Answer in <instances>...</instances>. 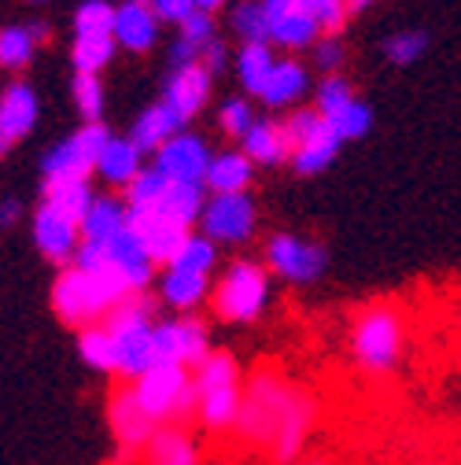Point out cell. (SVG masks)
Here are the masks:
<instances>
[{
	"label": "cell",
	"mask_w": 461,
	"mask_h": 465,
	"mask_svg": "<svg viewBox=\"0 0 461 465\" xmlns=\"http://www.w3.org/2000/svg\"><path fill=\"white\" fill-rule=\"evenodd\" d=\"M166 189H170V178L152 163V166L141 170V178H137L123 196H126L130 207H152V203H159V196H162Z\"/></svg>",
	"instance_id": "ab89813d"
},
{
	"label": "cell",
	"mask_w": 461,
	"mask_h": 465,
	"mask_svg": "<svg viewBox=\"0 0 461 465\" xmlns=\"http://www.w3.org/2000/svg\"><path fill=\"white\" fill-rule=\"evenodd\" d=\"M318 34H321L318 19L307 15L299 5H292L277 19H270V41H277L280 48H307V45L318 41Z\"/></svg>",
	"instance_id": "f546056e"
},
{
	"label": "cell",
	"mask_w": 461,
	"mask_h": 465,
	"mask_svg": "<svg viewBox=\"0 0 461 465\" xmlns=\"http://www.w3.org/2000/svg\"><path fill=\"white\" fill-rule=\"evenodd\" d=\"M321 418V399L277 370H255L244 381V406L237 418V443L266 450L273 465H292Z\"/></svg>",
	"instance_id": "6da1fadb"
},
{
	"label": "cell",
	"mask_w": 461,
	"mask_h": 465,
	"mask_svg": "<svg viewBox=\"0 0 461 465\" xmlns=\"http://www.w3.org/2000/svg\"><path fill=\"white\" fill-rule=\"evenodd\" d=\"M74 262L85 266V270H107V273H114V277H119L130 288V292H148L152 281H155V270H159V262L152 259L144 237H141L133 225L123 229L119 237H111L107 244L82 241V252H78Z\"/></svg>",
	"instance_id": "52a82bcc"
},
{
	"label": "cell",
	"mask_w": 461,
	"mask_h": 465,
	"mask_svg": "<svg viewBox=\"0 0 461 465\" xmlns=\"http://www.w3.org/2000/svg\"><path fill=\"white\" fill-rule=\"evenodd\" d=\"M273 67H277V60H273V52H270V41L266 45H244L240 60H237V74H240V82H244V89L251 96L262 93V85L270 82Z\"/></svg>",
	"instance_id": "4dcf8cb0"
},
{
	"label": "cell",
	"mask_w": 461,
	"mask_h": 465,
	"mask_svg": "<svg viewBox=\"0 0 461 465\" xmlns=\"http://www.w3.org/2000/svg\"><path fill=\"white\" fill-rule=\"evenodd\" d=\"M255 182V159L240 152H218L207 170V189L211 193H248Z\"/></svg>",
	"instance_id": "484cf974"
},
{
	"label": "cell",
	"mask_w": 461,
	"mask_h": 465,
	"mask_svg": "<svg viewBox=\"0 0 461 465\" xmlns=\"http://www.w3.org/2000/svg\"><path fill=\"white\" fill-rule=\"evenodd\" d=\"M211 292H214L211 273H196L185 266H162L159 273V300L178 314H192L200 303H211Z\"/></svg>",
	"instance_id": "ac0fdd59"
},
{
	"label": "cell",
	"mask_w": 461,
	"mask_h": 465,
	"mask_svg": "<svg viewBox=\"0 0 461 465\" xmlns=\"http://www.w3.org/2000/svg\"><path fill=\"white\" fill-rule=\"evenodd\" d=\"M303 465H332V461H325V458H310V461H303Z\"/></svg>",
	"instance_id": "f5cc1de1"
},
{
	"label": "cell",
	"mask_w": 461,
	"mask_h": 465,
	"mask_svg": "<svg viewBox=\"0 0 461 465\" xmlns=\"http://www.w3.org/2000/svg\"><path fill=\"white\" fill-rule=\"evenodd\" d=\"M203 67H207L211 74H218V71L225 67V45H221V41H211V45L203 48Z\"/></svg>",
	"instance_id": "c3c4849f"
},
{
	"label": "cell",
	"mask_w": 461,
	"mask_h": 465,
	"mask_svg": "<svg viewBox=\"0 0 461 465\" xmlns=\"http://www.w3.org/2000/svg\"><path fill=\"white\" fill-rule=\"evenodd\" d=\"M74 340H78V359L89 366V370H96V373H103V377H119V355H114V336H111V329L100 322V325H89V329H82V332H74Z\"/></svg>",
	"instance_id": "83f0119b"
},
{
	"label": "cell",
	"mask_w": 461,
	"mask_h": 465,
	"mask_svg": "<svg viewBox=\"0 0 461 465\" xmlns=\"http://www.w3.org/2000/svg\"><path fill=\"white\" fill-rule=\"evenodd\" d=\"M211 159H214V152L196 134H178L174 141H166L155 152V166L166 173L170 182H200V185H207Z\"/></svg>",
	"instance_id": "9a60e30c"
},
{
	"label": "cell",
	"mask_w": 461,
	"mask_h": 465,
	"mask_svg": "<svg viewBox=\"0 0 461 465\" xmlns=\"http://www.w3.org/2000/svg\"><path fill=\"white\" fill-rule=\"evenodd\" d=\"M273 300V273L259 259H237L214 277L211 314L225 325H251L270 311Z\"/></svg>",
	"instance_id": "277c9868"
},
{
	"label": "cell",
	"mask_w": 461,
	"mask_h": 465,
	"mask_svg": "<svg viewBox=\"0 0 461 465\" xmlns=\"http://www.w3.org/2000/svg\"><path fill=\"white\" fill-rule=\"evenodd\" d=\"M221 130L229 134V137H237V141H244L248 137V130L259 123V114L251 111V104L248 100H225L221 104Z\"/></svg>",
	"instance_id": "ee69618b"
},
{
	"label": "cell",
	"mask_w": 461,
	"mask_h": 465,
	"mask_svg": "<svg viewBox=\"0 0 461 465\" xmlns=\"http://www.w3.org/2000/svg\"><path fill=\"white\" fill-rule=\"evenodd\" d=\"M178 134H185V119L181 114L170 107V104H152L148 111H141V119L133 123V130H130V137L141 144V152H159L166 141H174Z\"/></svg>",
	"instance_id": "cb8c5ba5"
},
{
	"label": "cell",
	"mask_w": 461,
	"mask_h": 465,
	"mask_svg": "<svg viewBox=\"0 0 461 465\" xmlns=\"http://www.w3.org/2000/svg\"><path fill=\"white\" fill-rule=\"evenodd\" d=\"M123 229H130V203L126 196H96L85 222H82V237L89 244H107L111 237H119Z\"/></svg>",
	"instance_id": "d4e9b609"
},
{
	"label": "cell",
	"mask_w": 461,
	"mask_h": 465,
	"mask_svg": "<svg viewBox=\"0 0 461 465\" xmlns=\"http://www.w3.org/2000/svg\"><path fill=\"white\" fill-rule=\"evenodd\" d=\"M114 15L119 8H111L107 0H85L74 12V37H114Z\"/></svg>",
	"instance_id": "d6a6232c"
},
{
	"label": "cell",
	"mask_w": 461,
	"mask_h": 465,
	"mask_svg": "<svg viewBox=\"0 0 461 465\" xmlns=\"http://www.w3.org/2000/svg\"><path fill=\"white\" fill-rule=\"evenodd\" d=\"M211 78L214 74L203 67V60L189 64V67H174L166 78V89H162V104L174 107L185 123L196 119V114L203 111V104H207V96H211Z\"/></svg>",
	"instance_id": "d6986e66"
},
{
	"label": "cell",
	"mask_w": 461,
	"mask_h": 465,
	"mask_svg": "<svg viewBox=\"0 0 461 465\" xmlns=\"http://www.w3.org/2000/svg\"><path fill=\"white\" fill-rule=\"evenodd\" d=\"M111 137L114 134L103 123H82V130H74L67 141H60L41 159V189L71 185V182H93L100 152L107 148Z\"/></svg>",
	"instance_id": "9c48e42d"
},
{
	"label": "cell",
	"mask_w": 461,
	"mask_h": 465,
	"mask_svg": "<svg viewBox=\"0 0 461 465\" xmlns=\"http://www.w3.org/2000/svg\"><path fill=\"white\" fill-rule=\"evenodd\" d=\"M296 5L307 15H314L318 26H321V34H329V37H336L343 30V23H348V12H351L348 0H296Z\"/></svg>",
	"instance_id": "b9f144b4"
},
{
	"label": "cell",
	"mask_w": 461,
	"mask_h": 465,
	"mask_svg": "<svg viewBox=\"0 0 461 465\" xmlns=\"http://www.w3.org/2000/svg\"><path fill=\"white\" fill-rule=\"evenodd\" d=\"M221 5H225V0H196L200 12H214V8H221Z\"/></svg>",
	"instance_id": "f907efd6"
},
{
	"label": "cell",
	"mask_w": 461,
	"mask_h": 465,
	"mask_svg": "<svg viewBox=\"0 0 461 465\" xmlns=\"http://www.w3.org/2000/svg\"><path fill=\"white\" fill-rule=\"evenodd\" d=\"M192 381H196V395H200L196 421L207 432H233L240 406H244V381H248L240 362L229 351H211L192 370Z\"/></svg>",
	"instance_id": "5b68a950"
},
{
	"label": "cell",
	"mask_w": 461,
	"mask_h": 465,
	"mask_svg": "<svg viewBox=\"0 0 461 465\" xmlns=\"http://www.w3.org/2000/svg\"><path fill=\"white\" fill-rule=\"evenodd\" d=\"M240 148L255 159V166H280V163H292V137H288L284 123L277 119H259L248 137L240 141Z\"/></svg>",
	"instance_id": "603a6c76"
},
{
	"label": "cell",
	"mask_w": 461,
	"mask_h": 465,
	"mask_svg": "<svg viewBox=\"0 0 461 465\" xmlns=\"http://www.w3.org/2000/svg\"><path fill=\"white\" fill-rule=\"evenodd\" d=\"M144 170V152L133 137H111L107 148L100 152V163H96V178L107 182L111 189H130Z\"/></svg>",
	"instance_id": "44dd1931"
},
{
	"label": "cell",
	"mask_w": 461,
	"mask_h": 465,
	"mask_svg": "<svg viewBox=\"0 0 461 465\" xmlns=\"http://www.w3.org/2000/svg\"><path fill=\"white\" fill-rule=\"evenodd\" d=\"M329 123H332L339 141H358V137H366L373 130V111H369V104L355 100L348 111H339L336 119H329Z\"/></svg>",
	"instance_id": "7bdbcfd3"
},
{
	"label": "cell",
	"mask_w": 461,
	"mask_h": 465,
	"mask_svg": "<svg viewBox=\"0 0 461 465\" xmlns=\"http://www.w3.org/2000/svg\"><path fill=\"white\" fill-rule=\"evenodd\" d=\"M159 23L162 19L155 15L152 0H126L114 15V41L126 52H148L159 41Z\"/></svg>",
	"instance_id": "7402d4cb"
},
{
	"label": "cell",
	"mask_w": 461,
	"mask_h": 465,
	"mask_svg": "<svg viewBox=\"0 0 461 465\" xmlns=\"http://www.w3.org/2000/svg\"><path fill=\"white\" fill-rule=\"evenodd\" d=\"M37 114H41L37 93L26 82H12L5 96H0V148L12 152L37 126Z\"/></svg>",
	"instance_id": "e0dca14e"
},
{
	"label": "cell",
	"mask_w": 461,
	"mask_h": 465,
	"mask_svg": "<svg viewBox=\"0 0 461 465\" xmlns=\"http://www.w3.org/2000/svg\"><path fill=\"white\" fill-rule=\"evenodd\" d=\"M181 41L196 45L200 52H203L211 41H218V37H214V19H211V12H192V15L181 23Z\"/></svg>",
	"instance_id": "f6af8a7d"
},
{
	"label": "cell",
	"mask_w": 461,
	"mask_h": 465,
	"mask_svg": "<svg viewBox=\"0 0 461 465\" xmlns=\"http://www.w3.org/2000/svg\"><path fill=\"white\" fill-rule=\"evenodd\" d=\"M152 8H155V15L162 19V23H185L192 12H200L196 8V0H152Z\"/></svg>",
	"instance_id": "bcb514c9"
},
{
	"label": "cell",
	"mask_w": 461,
	"mask_h": 465,
	"mask_svg": "<svg viewBox=\"0 0 461 465\" xmlns=\"http://www.w3.org/2000/svg\"><path fill=\"white\" fill-rule=\"evenodd\" d=\"M355 89L348 78H339V74H325V82L318 85V111L325 114V119H336L339 111H348L355 104Z\"/></svg>",
	"instance_id": "f35d334b"
},
{
	"label": "cell",
	"mask_w": 461,
	"mask_h": 465,
	"mask_svg": "<svg viewBox=\"0 0 461 465\" xmlns=\"http://www.w3.org/2000/svg\"><path fill=\"white\" fill-rule=\"evenodd\" d=\"M130 225L144 237V244H148L152 259L159 262V270L174 262V259L185 252V244L192 241V232H196V229H189V225H178V222H170V218H159L155 211H130Z\"/></svg>",
	"instance_id": "2e32d148"
},
{
	"label": "cell",
	"mask_w": 461,
	"mask_h": 465,
	"mask_svg": "<svg viewBox=\"0 0 461 465\" xmlns=\"http://www.w3.org/2000/svg\"><path fill=\"white\" fill-rule=\"evenodd\" d=\"M211 347V332L200 318L178 314V318H159L155 322V366H185L196 370Z\"/></svg>",
	"instance_id": "4fadbf2b"
},
{
	"label": "cell",
	"mask_w": 461,
	"mask_h": 465,
	"mask_svg": "<svg viewBox=\"0 0 461 465\" xmlns=\"http://www.w3.org/2000/svg\"><path fill=\"white\" fill-rule=\"evenodd\" d=\"M318 67L325 71V74H336V67L343 64V48H339V41L336 37H325V41H318Z\"/></svg>",
	"instance_id": "7dc6e473"
},
{
	"label": "cell",
	"mask_w": 461,
	"mask_h": 465,
	"mask_svg": "<svg viewBox=\"0 0 461 465\" xmlns=\"http://www.w3.org/2000/svg\"><path fill=\"white\" fill-rule=\"evenodd\" d=\"M233 30L244 37V45H266L270 41V15L262 0H244L233 12Z\"/></svg>",
	"instance_id": "8d00e7d4"
},
{
	"label": "cell",
	"mask_w": 461,
	"mask_h": 465,
	"mask_svg": "<svg viewBox=\"0 0 461 465\" xmlns=\"http://www.w3.org/2000/svg\"><path fill=\"white\" fill-rule=\"evenodd\" d=\"M307 89H310V71L299 60H277V67H273L270 82L262 85L259 100L266 107H292Z\"/></svg>",
	"instance_id": "4316f807"
},
{
	"label": "cell",
	"mask_w": 461,
	"mask_h": 465,
	"mask_svg": "<svg viewBox=\"0 0 461 465\" xmlns=\"http://www.w3.org/2000/svg\"><path fill=\"white\" fill-rule=\"evenodd\" d=\"M30 5H44V0H30Z\"/></svg>",
	"instance_id": "db71d44e"
},
{
	"label": "cell",
	"mask_w": 461,
	"mask_h": 465,
	"mask_svg": "<svg viewBox=\"0 0 461 465\" xmlns=\"http://www.w3.org/2000/svg\"><path fill=\"white\" fill-rule=\"evenodd\" d=\"M170 266H185V270H196V273H211L218 270V244L203 232H192V241L185 244V252L170 262Z\"/></svg>",
	"instance_id": "60d3db41"
},
{
	"label": "cell",
	"mask_w": 461,
	"mask_h": 465,
	"mask_svg": "<svg viewBox=\"0 0 461 465\" xmlns=\"http://www.w3.org/2000/svg\"><path fill=\"white\" fill-rule=\"evenodd\" d=\"M103 104L107 96L100 74H74V107L82 111V123H100Z\"/></svg>",
	"instance_id": "74e56055"
},
{
	"label": "cell",
	"mask_w": 461,
	"mask_h": 465,
	"mask_svg": "<svg viewBox=\"0 0 461 465\" xmlns=\"http://www.w3.org/2000/svg\"><path fill=\"white\" fill-rule=\"evenodd\" d=\"M30 232H34V248L41 252V259H48L52 266H71L82 252V222L71 218L67 211H60L55 203L41 200L34 218H30Z\"/></svg>",
	"instance_id": "5bb4252c"
},
{
	"label": "cell",
	"mask_w": 461,
	"mask_h": 465,
	"mask_svg": "<svg viewBox=\"0 0 461 465\" xmlns=\"http://www.w3.org/2000/svg\"><path fill=\"white\" fill-rule=\"evenodd\" d=\"M126 296H133V292L114 273L85 270V266L71 262V266H64L60 273H55L48 303H52V314L60 318L67 329L82 332L89 325L107 322V314L119 307Z\"/></svg>",
	"instance_id": "7a4b0ae2"
},
{
	"label": "cell",
	"mask_w": 461,
	"mask_h": 465,
	"mask_svg": "<svg viewBox=\"0 0 461 465\" xmlns=\"http://www.w3.org/2000/svg\"><path fill=\"white\" fill-rule=\"evenodd\" d=\"M339 144H343V141L336 137L332 123H325V130H318L310 141H303V144L296 148V155H292V170L303 173V178H314V173H321V170L332 166V159L339 155Z\"/></svg>",
	"instance_id": "f1b7e54d"
},
{
	"label": "cell",
	"mask_w": 461,
	"mask_h": 465,
	"mask_svg": "<svg viewBox=\"0 0 461 465\" xmlns=\"http://www.w3.org/2000/svg\"><path fill=\"white\" fill-rule=\"evenodd\" d=\"M41 200L55 203V207L67 211V214H71V218H78V222H85V214H89V207H93L96 193H93V182H71V185L41 189Z\"/></svg>",
	"instance_id": "e575fe53"
},
{
	"label": "cell",
	"mask_w": 461,
	"mask_h": 465,
	"mask_svg": "<svg viewBox=\"0 0 461 465\" xmlns=\"http://www.w3.org/2000/svg\"><path fill=\"white\" fill-rule=\"evenodd\" d=\"M203 450L189 425H159L148 447L141 450V465H200Z\"/></svg>",
	"instance_id": "ffe728a7"
},
{
	"label": "cell",
	"mask_w": 461,
	"mask_h": 465,
	"mask_svg": "<svg viewBox=\"0 0 461 465\" xmlns=\"http://www.w3.org/2000/svg\"><path fill=\"white\" fill-rule=\"evenodd\" d=\"M425 52H428V34L425 30H398L384 41V55L395 67H414Z\"/></svg>",
	"instance_id": "d590c367"
},
{
	"label": "cell",
	"mask_w": 461,
	"mask_h": 465,
	"mask_svg": "<svg viewBox=\"0 0 461 465\" xmlns=\"http://www.w3.org/2000/svg\"><path fill=\"white\" fill-rule=\"evenodd\" d=\"M262 262L270 266V273H273L277 281L303 288V284H314V281L325 273L329 252H325V244H318V241H310V237H299V232H288V229H284V232H273V237L266 241Z\"/></svg>",
	"instance_id": "30bf717a"
},
{
	"label": "cell",
	"mask_w": 461,
	"mask_h": 465,
	"mask_svg": "<svg viewBox=\"0 0 461 465\" xmlns=\"http://www.w3.org/2000/svg\"><path fill=\"white\" fill-rule=\"evenodd\" d=\"M155 300L148 292L126 296L107 314V329L114 336L119 355V381H141L155 366Z\"/></svg>",
	"instance_id": "8992f818"
},
{
	"label": "cell",
	"mask_w": 461,
	"mask_h": 465,
	"mask_svg": "<svg viewBox=\"0 0 461 465\" xmlns=\"http://www.w3.org/2000/svg\"><path fill=\"white\" fill-rule=\"evenodd\" d=\"M407 314L395 303H369L351 322V355L369 377H387L407 355Z\"/></svg>",
	"instance_id": "3957f363"
},
{
	"label": "cell",
	"mask_w": 461,
	"mask_h": 465,
	"mask_svg": "<svg viewBox=\"0 0 461 465\" xmlns=\"http://www.w3.org/2000/svg\"><path fill=\"white\" fill-rule=\"evenodd\" d=\"M369 5H373V0H348L351 12H362V8H369Z\"/></svg>",
	"instance_id": "816d5d0a"
},
{
	"label": "cell",
	"mask_w": 461,
	"mask_h": 465,
	"mask_svg": "<svg viewBox=\"0 0 461 465\" xmlns=\"http://www.w3.org/2000/svg\"><path fill=\"white\" fill-rule=\"evenodd\" d=\"M0 218H5V225H15V218H19V203H15V200H5V211H0Z\"/></svg>",
	"instance_id": "681fc988"
},
{
	"label": "cell",
	"mask_w": 461,
	"mask_h": 465,
	"mask_svg": "<svg viewBox=\"0 0 461 465\" xmlns=\"http://www.w3.org/2000/svg\"><path fill=\"white\" fill-rule=\"evenodd\" d=\"M107 429L114 436V454L119 458H141V450L159 429V421L144 411L130 381H119L107 391Z\"/></svg>",
	"instance_id": "7c38bea8"
},
{
	"label": "cell",
	"mask_w": 461,
	"mask_h": 465,
	"mask_svg": "<svg viewBox=\"0 0 461 465\" xmlns=\"http://www.w3.org/2000/svg\"><path fill=\"white\" fill-rule=\"evenodd\" d=\"M137 399L144 402V411L159 421V425H189L196 421V381L192 370L185 366H152L141 381H130Z\"/></svg>",
	"instance_id": "ba28073f"
},
{
	"label": "cell",
	"mask_w": 461,
	"mask_h": 465,
	"mask_svg": "<svg viewBox=\"0 0 461 465\" xmlns=\"http://www.w3.org/2000/svg\"><path fill=\"white\" fill-rule=\"evenodd\" d=\"M255 229H259V207L251 193H211L200 218L203 237H211L218 248H240L255 237Z\"/></svg>",
	"instance_id": "8fae6325"
},
{
	"label": "cell",
	"mask_w": 461,
	"mask_h": 465,
	"mask_svg": "<svg viewBox=\"0 0 461 465\" xmlns=\"http://www.w3.org/2000/svg\"><path fill=\"white\" fill-rule=\"evenodd\" d=\"M37 34L30 26H5V34H0V64H5L8 71H23L34 52H37Z\"/></svg>",
	"instance_id": "1f68e13d"
},
{
	"label": "cell",
	"mask_w": 461,
	"mask_h": 465,
	"mask_svg": "<svg viewBox=\"0 0 461 465\" xmlns=\"http://www.w3.org/2000/svg\"><path fill=\"white\" fill-rule=\"evenodd\" d=\"M114 45H119L114 37H74V52H71L74 71L78 74H100L111 64Z\"/></svg>",
	"instance_id": "836d02e7"
}]
</instances>
